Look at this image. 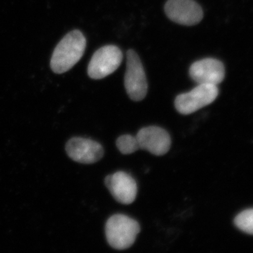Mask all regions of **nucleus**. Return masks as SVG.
Listing matches in <instances>:
<instances>
[{"label": "nucleus", "mask_w": 253, "mask_h": 253, "mask_svg": "<svg viewBox=\"0 0 253 253\" xmlns=\"http://www.w3.org/2000/svg\"><path fill=\"white\" fill-rule=\"evenodd\" d=\"M191 78L198 84L217 85L225 76V69L219 60L208 58L196 61L189 69Z\"/></svg>", "instance_id": "9d476101"}, {"label": "nucleus", "mask_w": 253, "mask_h": 253, "mask_svg": "<svg viewBox=\"0 0 253 253\" xmlns=\"http://www.w3.org/2000/svg\"><path fill=\"white\" fill-rule=\"evenodd\" d=\"M86 48V39L81 31L76 30L66 35L55 48L51 59L54 73L67 72L81 60Z\"/></svg>", "instance_id": "f257e3e1"}, {"label": "nucleus", "mask_w": 253, "mask_h": 253, "mask_svg": "<svg viewBox=\"0 0 253 253\" xmlns=\"http://www.w3.org/2000/svg\"><path fill=\"white\" fill-rule=\"evenodd\" d=\"M125 86L128 96L134 101H141L147 94L148 83L144 67L134 50H129L126 52Z\"/></svg>", "instance_id": "20e7f679"}, {"label": "nucleus", "mask_w": 253, "mask_h": 253, "mask_svg": "<svg viewBox=\"0 0 253 253\" xmlns=\"http://www.w3.org/2000/svg\"><path fill=\"white\" fill-rule=\"evenodd\" d=\"M68 156L76 162L93 164L99 161L104 150L99 143L86 138L73 137L66 145Z\"/></svg>", "instance_id": "0eeeda50"}, {"label": "nucleus", "mask_w": 253, "mask_h": 253, "mask_svg": "<svg viewBox=\"0 0 253 253\" xmlns=\"http://www.w3.org/2000/svg\"><path fill=\"white\" fill-rule=\"evenodd\" d=\"M219 94L217 85L199 84L189 92L178 95L174 101L176 111L182 115H189L212 104Z\"/></svg>", "instance_id": "7ed1b4c3"}, {"label": "nucleus", "mask_w": 253, "mask_h": 253, "mask_svg": "<svg viewBox=\"0 0 253 253\" xmlns=\"http://www.w3.org/2000/svg\"><path fill=\"white\" fill-rule=\"evenodd\" d=\"M140 232V226L132 218L115 214L108 219L105 227L106 240L113 249L123 251L130 248Z\"/></svg>", "instance_id": "f03ea898"}, {"label": "nucleus", "mask_w": 253, "mask_h": 253, "mask_svg": "<svg viewBox=\"0 0 253 253\" xmlns=\"http://www.w3.org/2000/svg\"><path fill=\"white\" fill-rule=\"evenodd\" d=\"M165 11L171 21L183 26H195L204 18L202 8L194 0H168Z\"/></svg>", "instance_id": "423d86ee"}, {"label": "nucleus", "mask_w": 253, "mask_h": 253, "mask_svg": "<svg viewBox=\"0 0 253 253\" xmlns=\"http://www.w3.org/2000/svg\"><path fill=\"white\" fill-rule=\"evenodd\" d=\"M122 61L123 53L118 46H103L91 57L88 66V75L92 79H102L115 72Z\"/></svg>", "instance_id": "39448f33"}, {"label": "nucleus", "mask_w": 253, "mask_h": 253, "mask_svg": "<svg viewBox=\"0 0 253 253\" xmlns=\"http://www.w3.org/2000/svg\"><path fill=\"white\" fill-rule=\"evenodd\" d=\"M139 148L155 156H163L170 149L171 138L167 131L157 126L142 128L136 136Z\"/></svg>", "instance_id": "6e6552de"}, {"label": "nucleus", "mask_w": 253, "mask_h": 253, "mask_svg": "<svg viewBox=\"0 0 253 253\" xmlns=\"http://www.w3.org/2000/svg\"><path fill=\"white\" fill-rule=\"evenodd\" d=\"M234 223L240 230L253 235V209L240 213L234 219Z\"/></svg>", "instance_id": "f8f14e48"}, {"label": "nucleus", "mask_w": 253, "mask_h": 253, "mask_svg": "<svg viewBox=\"0 0 253 253\" xmlns=\"http://www.w3.org/2000/svg\"><path fill=\"white\" fill-rule=\"evenodd\" d=\"M118 150L123 154H131L140 149L136 136L130 134H125L120 136L116 141Z\"/></svg>", "instance_id": "9b49d317"}, {"label": "nucleus", "mask_w": 253, "mask_h": 253, "mask_svg": "<svg viewBox=\"0 0 253 253\" xmlns=\"http://www.w3.org/2000/svg\"><path fill=\"white\" fill-rule=\"evenodd\" d=\"M105 184L120 204L129 205L135 201L137 185L132 176L127 173L121 171L106 176Z\"/></svg>", "instance_id": "1a4fd4ad"}]
</instances>
